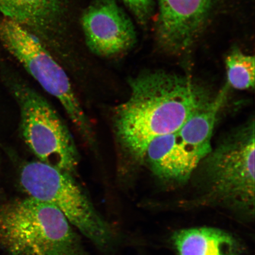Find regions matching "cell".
Instances as JSON below:
<instances>
[{"mask_svg":"<svg viewBox=\"0 0 255 255\" xmlns=\"http://www.w3.org/2000/svg\"><path fill=\"white\" fill-rule=\"evenodd\" d=\"M0 248L8 255H89L58 209L28 196L0 206Z\"/></svg>","mask_w":255,"mask_h":255,"instance_id":"2","label":"cell"},{"mask_svg":"<svg viewBox=\"0 0 255 255\" xmlns=\"http://www.w3.org/2000/svg\"><path fill=\"white\" fill-rule=\"evenodd\" d=\"M0 14L29 30L56 57H71L69 0H0Z\"/></svg>","mask_w":255,"mask_h":255,"instance_id":"8","label":"cell"},{"mask_svg":"<svg viewBox=\"0 0 255 255\" xmlns=\"http://www.w3.org/2000/svg\"><path fill=\"white\" fill-rule=\"evenodd\" d=\"M228 85L237 90L255 87V57L235 49L226 59Z\"/></svg>","mask_w":255,"mask_h":255,"instance_id":"12","label":"cell"},{"mask_svg":"<svg viewBox=\"0 0 255 255\" xmlns=\"http://www.w3.org/2000/svg\"><path fill=\"white\" fill-rule=\"evenodd\" d=\"M157 36L167 52H186L193 45L208 19L213 0H158Z\"/></svg>","mask_w":255,"mask_h":255,"instance_id":"10","label":"cell"},{"mask_svg":"<svg viewBox=\"0 0 255 255\" xmlns=\"http://www.w3.org/2000/svg\"><path fill=\"white\" fill-rule=\"evenodd\" d=\"M12 90L20 110L24 141L37 160L76 175L79 155L74 138L57 111L43 96L16 81Z\"/></svg>","mask_w":255,"mask_h":255,"instance_id":"7","label":"cell"},{"mask_svg":"<svg viewBox=\"0 0 255 255\" xmlns=\"http://www.w3.org/2000/svg\"><path fill=\"white\" fill-rule=\"evenodd\" d=\"M173 242L179 255H239V242L232 235L212 228L185 229L175 232Z\"/></svg>","mask_w":255,"mask_h":255,"instance_id":"11","label":"cell"},{"mask_svg":"<svg viewBox=\"0 0 255 255\" xmlns=\"http://www.w3.org/2000/svg\"><path fill=\"white\" fill-rule=\"evenodd\" d=\"M19 180L28 197L55 206L98 250L105 253L113 250L117 240L116 232L74 175L36 160L23 164Z\"/></svg>","mask_w":255,"mask_h":255,"instance_id":"3","label":"cell"},{"mask_svg":"<svg viewBox=\"0 0 255 255\" xmlns=\"http://www.w3.org/2000/svg\"><path fill=\"white\" fill-rule=\"evenodd\" d=\"M137 21L145 24L151 17L154 8L152 0H122Z\"/></svg>","mask_w":255,"mask_h":255,"instance_id":"13","label":"cell"},{"mask_svg":"<svg viewBox=\"0 0 255 255\" xmlns=\"http://www.w3.org/2000/svg\"><path fill=\"white\" fill-rule=\"evenodd\" d=\"M81 24L86 45L98 57L116 58L136 43L134 26L117 0H92Z\"/></svg>","mask_w":255,"mask_h":255,"instance_id":"9","label":"cell"},{"mask_svg":"<svg viewBox=\"0 0 255 255\" xmlns=\"http://www.w3.org/2000/svg\"><path fill=\"white\" fill-rule=\"evenodd\" d=\"M129 85L128 98L112 116L123 177L142 163L153 139L177 129L213 97L190 76L161 70L142 72Z\"/></svg>","mask_w":255,"mask_h":255,"instance_id":"1","label":"cell"},{"mask_svg":"<svg viewBox=\"0 0 255 255\" xmlns=\"http://www.w3.org/2000/svg\"><path fill=\"white\" fill-rule=\"evenodd\" d=\"M223 88L182 126L149 143L145 161L156 176L169 182L183 183L211 151V139L218 114L225 103Z\"/></svg>","mask_w":255,"mask_h":255,"instance_id":"6","label":"cell"},{"mask_svg":"<svg viewBox=\"0 0 255 255\" xmlns=\"http://www.w3.org/2000/svg\"><path fill=\"white\" fill-rule=\"evenodd\" d=\"M255 133L253 120L212 148L202 161L208 184L207 192L196 205L221 203L254 211Z\"/></svg>","mask_w":255,"mask_h":255,"instance_id":"5","label":"cell"},{"mask_svg":"<svg viewBox=\"0 0 255 255\" xmlns=\"http://www.w3.org/2000/svg\"><path fill=\"white\" fill-rule=\"evenodd\" d=\"M0 42L47 93L59 102L82 139L97 148L93 127L71 80L46 46L16 22L0 18Z\"/></svg>","mask_w":255,"mask_h":255,"instance_id":"4","label":"cell"}]
</instances>
